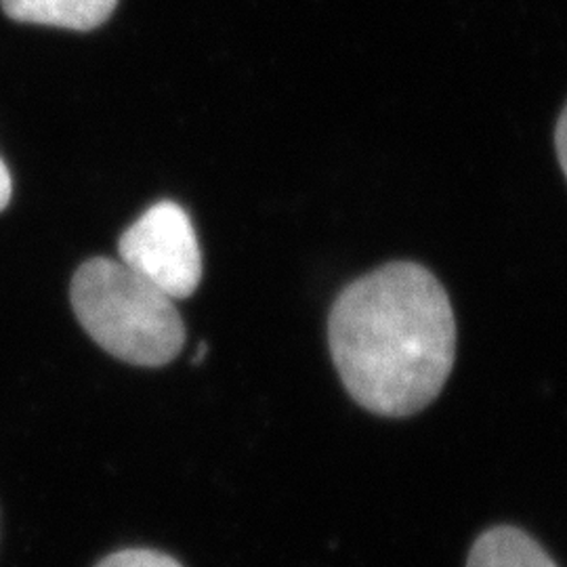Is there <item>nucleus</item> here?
Masks as SVG:
<instances>
[{
  "instance_id": "1",
  "label": "nucleus",
  "mask_w": 567,
  "mask_h": 567,
  "mask_svg": "<svg viewBox=\"0 0 567 567\" xmlns=\"http://www.w3.org/2000/svg\"><path fill=\"white\" fill-rule=\"evenodd\" d=\"M328 343L347 393L389 419L421 412L456 360V318L423 265H383L349 284L330 309Z\"/></svg>"
},
{
  "instance_id": "2",
  "label": "nucleus",
  "mask_w": 567,
  "mask_h": 567,
  "mask_svg": "<svg viewBox=\"0 0 567 567\" xmlns=\"http://www.w3.org/2000/svg\"><path fill=\"white\" fill-rule=\"evenodd\" d=\"M72 307L93 341L128 364H168L185 343L173 299L121 261L82 265L72 282Z\"/></svg>"
},
{
  "instance_id": "3",
  "label": "nucleus",
  "mask_w": 567,
  "mask_h": 567,
  "mask_svg": "<svg viewBox=\"0 0 567 567\" xmlns=\"http://www.w3.org/2000/svg\"><path fill=\"white\" fill-rule=\"evenodd\" d=\"M121 264L154 284L166 297L187 299L203 280V255L196 229L179 204L150 206L122 234Z\"/></svg>"
},
{
  "instance_id": "4",
  "label": "nucleus",
  "mask_w": 567,
  "mask_h": 567,
  "mask_svg": "<svg viewBox=\"0 0 567 567\" xmlns=\"http://www.w3.org/2000/svg\"><path fill=\"white\" fill-rule=\"evenodd\" d=\"M2 11L21 23L86 32L114 13L118 0H0Z\"/></svg>"
},
{
  "instance_id": "5",
  "label": "nucleus",
  "mask_w": 567,
  "mask_h": 567,
  "mask_svg": "<svg viewBox=\"0 0 567 567\" xmlns=\"http://www.w3.org/2000/svg\"><path fill=\"white\" fill-rule=\"evenodd\" d=\"M466 567H557V564L524 529L498 526L475 540Z\"/></svg>"
},
{
  "instance_id": "6",
  "label": "nucleus",
  "mask_w": 567,
  "mask_h": 567,
  "mask_svg": "<svg viewBox=\"0 0 567 567\" xmlns=\"http://www.w3.org/2000/svg\"><path fill=\"white\" fill-rule=\"evenodd\" d=\"M95 567H183L179 561L173 557L158 553V550H147V548H128V550H118L110 557H105Z\"/></svg>"
},
{
  "instance_id": "7",
  "label": "nucleus",
  "mask_w": 567,
  "mask_h": 567,
  "mask_svg": "<svg viewBox=\"0 0 567 567\" xmlns=\"http://www.w3.org/2000/svg\"><path fill=\"white\" fill-rule=\"evenodd\" d=\"M555 147H557V158L561 164V171L567 179V105L561 114V118L557 122V131H555Z\"/></svg>"
},
{
  "instance_id": "8",
  "label": "nucleus",
  "mask_w": 567,
  "mask_h": 567,
  "mask_svg": "<svg viewBox=\"0 0 567 567\" xmlns=\"http://www.w3.org/2000/svg\"><path fill=\"white\" fill-rule=\"evenodd\" d=\"M11 194H13V182H11V173L7 168L4 161L0 158V210H4L11 203Z\"/></svg>"
},
{
  "instance_id": "9",
  "label": "nucleus",
  "mask_w": 567,
  "mask_h": 567,
  "mask_svg": "<svg viewBox=\"0 0 567 567\" xmlns=\"http://www.w3.org/2000/svg\"><path fill=\"white\" fill-rule=\"evenodd\" d=\"M206 351H208V347H206V343H203V344H200V347H198V355H196V364H198V362H203L204 355H206Z\"/></svg>"
}]
</instances>
